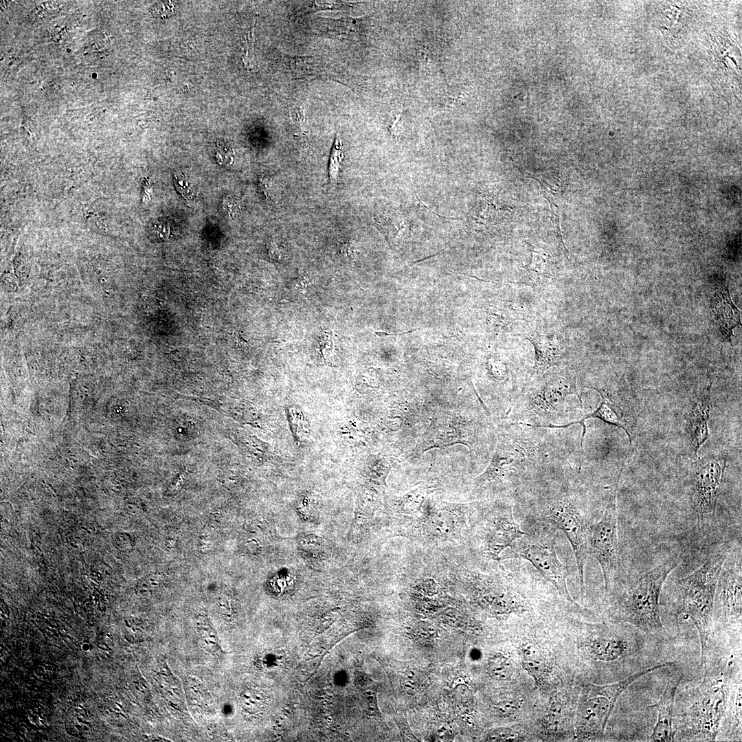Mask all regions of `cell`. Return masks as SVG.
Listing matches in <instances>:
<instances>
[{
    "label": "cell",
    "instance_id": "17",
    "mask_svg": "<svg viewBox=\"0 0 742 742\" xmlns=\"http://www.w3.org/2000/svg\"><path fill=\"white\" fill-rule=\"evenodd\" d=\"M535 349L534 366L530 379L541 375L551 368L561 365L565 358V352L557 339L543 334L533 333L526 337Z\"/></svg>",
    "mask_w": 742,
    "mask_h": 742
},
{
    "label": "cell",
    "instance_id": "21",
    "mask_svg": "<svg viewBox=\"0 0 742 742\" xmlns=\"http://www.w3.org/2000/svg\"><path fill=\"white\" fill-rule=\"evenodd\" d=\"M710 388L700 397L690 415L688 438L695 457L708 436V420L710 408Z\"/></svg>",
    "mask_w": 742,
    "mask_h": 742
},
{
    "label": "cell",
    "instance_id": "9",
    "mask_svg": "<svg viewBox=\"0 0 742 742\" xmlns=\"http://www.w3.org/2000/svg\"><path fill=\"white\" fill-rule=\"evenodd\" d=\"M741 560L728 563L726 558L716 588L713 625L718 622L720 627L741 632Z\"/></svg>",
    "mask_w": 742,
    "mask_h": 742
},
{
    "label": "cell",
    "instance_id": "23",
    "mask_svg": "<svg viewBox=\"0 0 742 742\" xmlns=\"http://www.w3.org/2000/svg\"><path fill=\"white\" fill-rule=\"evenodd\" d=\"M157 683L168 704L175 709L187 710L184 688L180 679L174 675L166 662L157 671Z\"/></svg>",
    "mask_w": 742,
    "mask_h": 742
},
{
    "label": "cell",
    "instance_id": "8",
    "mask_svg": "<svg viewBox=\"0 0 742 742\" xmlns=\"http://www.w3.org/2000/svg\"><path fill=\"white\" fill-rule=\"evenodd\" d=\"M562 486L543 499L541 517L555 524L567 537L576 561L581 590H584V570L589 555L588 524L580 512L574 495Z\"/></svg>",
    "mask_w": 742,
    "mask_h": 742
},
{
    "label": "cell",
    "instance_id": "2",
    "mask_svg": "<svg viewBox=\"0 0 742 742\" xmlns=\"http://www.w3.org/2000/svg\"><path fill=\"white\" fill-rule=\"evenodd\" d=\"M576 378L562 370L532 377L502 420L538 427L559 428L581 418L583 405Z\"/></svg>",
    "mask_w": 742,
    "mask_h": 742
},
{
    "label": "cell",
    "instance_id": "7",
    "mask_svg": "<svg viewBox=\"0 0 742 742\" xmlns=\"http://www.w3.org/2000/svg\"><path fill=\"white\" fill-rule=\"evenodd\" d=\"M616 491L610 498L600 519L589 525L587 544L589 554L598 562L604 578L605 595L621 590L629 581L620 554Z\"/></svg>",
    "mask_w": 742,
    "mask_h": 742
},
{
    "label": "cell",
    "instance_id": "35",
    "mask_svg": "<svg viewBox=\"0 0 742 742\" xmlns=\"http://www.w3.org/2000/svg\"><path fill=\"white\" fill-rule=\"evenodd\" d=\"M413 331L414 330H412L405 332V333H400V334H388V333H383V332H375V333L377 334L379 336L382 337V336H387V335H401L409 333H411V332H413Z\"/></svg>",
    "mask_w": 742,
    "mask_h": 742
},
{
    "label": "cell",
    "instance_id": "19",
    "mask_svg": "<svg viewBox=\"0 0 742 742\" xmlns=\"http://www.w3.org/2000/svg\"><path fill=\"white\" fill-rule=\"evenodd\" d=\"M711 311L724 338L730 342L733 328L741 324V321L739 311L732 302L727 288L720 286L716 290Z\"/></svg>",
    "mask_w": 742,
    "mask_h": 742
},
{
    "label": "cell",
    "instance_id": "32",
    "mask_svg": "<svg viewBox=\"0 0 742 742\" xmlns=\"http://www.w3.org/2000/svg\"><path fill=\"white\" fill-rule=\"evenodd\" d=\"M175 183L179 192L187 199L194 197L195 193L186 176L181 172L175 173Z\"/></svg>",
    "mask_w": 742,
    "mask_h": 742
},
{
    "label": "cell",
    "instance_id": "10",
    "mask_svg": "<svg viewBox=\"0 0 742 742\" xmlns=\"http://www.w3.org/2000/svg\"><path fill=\"white\" fill-rule=\"evenodd\" d=\"M475 504H453L435 502L427 498L417 519L427 535L438 539H451L460 535L475 510Z\"/></svg>",
    "mask_w": 742,
    "mask_h": 742
},
{
    "label": "cell",
    "instance_id": "4",
    "mask_svg": "<svg viewBox=\"0 0 742 742\" xmlns=\"http://www.w3.org/2000/svg\"><path fill=\"white\" fill-rule=\"evenodd\" d=\"M729 682L723 673L713 676L705 674L699 685L689 689L685 706L677 717L679 723L675 725L680 739L717 740L726 710Z\"/></svg>",
    "mask_w": 742,
    "mask_h": 742
},
{
    "label": "cell",
    "instance_id": "22",
    "mask_svg": "<svg viewBox=\"0 0 742 742\" xmlns=\"http://www.w3.org/2000/svg\"><path fill=\"white\" fill-rule=\"evenodd\" d=\"M526 273L519 283L530 286L536 291H541L548 285L554 276L553 265L550 257L533 251L530 263L524 267Z\"/></svg>",
    "mask_w": 742,
    "mask_h": 742
},
{
    "label": "cell",
    "instance_id": "15",
    "mask_svg": "<svg viewBox=\"0 0 742 742\" xmlns=\"http://www.w3.org/2000/svg\"><path fill=\"white\" fill-rule=\"evenodd\" d=\"M681 679L682 676L679 675L669 679L658 701L652 706L657 711V719L650 736V741L662 742L675 740L674 705Z\"/></svg>",
    "mask_w": 742,
    "mask_h": 742
},
{
    "label": "cell",
    "instance_id": "33",
    "mask_svg": "<svg viewBox=\"0 0 742 742\" xmlns=\"http://www.w3.org/2000/svg\"><path fill=\"white\" fill-rule=\"evenodd\" d=\"M546 199L548 200V203H550V210H551V220H552V223H553V225L554 226V228H555V229L556 231V234L559 235V238L563 240L562 234H561L562 232H561V228H560L559 207L554 203L551 202L550 201V199H548L546 197Z\"/></svg>",
    "mask_w": 742,
    "mask_h": 742
},
{
    "label": "cell",
    "instance_id": "28",
    "mask_svg": "<svg viewBox=\"0 0 742 742\" xmlns=\"http://www.w3.org/2000/svg\"><path fill=\"white\" fill-rule=\"evenodd\" d=\"M565 704L559 697L555 696L550 701L547 714L545 715L544 726L550 730L556 731L562 727L565 719Z\"/></svg>",
    "mask_w": 742,
    "mask_h": 742
},
{
    "label": "cell",
    "instance_id": "20",
    "mask_svg": "<svg viewBox=\"0 0 742 742\" xmlns=\"http://www.w3.org/2000/svg\"><path fill=\"white\" fill-rule=\"evenodd\" d=\"M521 664L528 674L537 685L546 683L552 673L551 659L546 651L539 646L528 642L520 650Z\"/></svg>",
    "mask_w": 742,
    "mask_h": 742
},
{
    "label": "cell",
    "instance_id": "30",
    "mask_svg": "<svg viewBox=\"0 0 742 742\" xmlns=\"http://www.w3.org/2000/svg\"><path fill=\"white\" fill-rule=\"evenodd\" d=\"M522 737L517 731L508 728H497L490 732L486 741H521Z\"/></svg>",
    "mask_w": 742,
    "mask_h": 742
},
{
    "label": "cell",
    "instance_id": "18",
    "mask_svg": "<svg viewBox=\"0 0 742 742\" xmlns=\"http://www.w3.org/2000/svg\"><path fill=\"white\" fill-rule=\"evenodd\" d=\"M741 671H739L729 682L728 697L719 730V733H723L727 740L741 739Z\"/></svg>",
    "mask_w": 742,
    "mask_h": 742
},
{
    "label": "cell",
    "instance_id": "27",
    "mask_svg": "<svg viewBox=\"0 0 742 742\" xmlns=\"http://www.w3.org/2000/svg\"><path fill=\"white\" fill-rule=\"evenodd\" d=\"M186 697L190 703L203 709H207L210 705V697L205 688L196 679L190 678L184 686Z\"/></svg>",
    "mask_w": 742,
    "mask_h": 742
},
{
    "label": "cell",
    "instance_id": "31",
    "mask_svg": "<svg viewBox=\"0 0 742 742\" xmlns=\"http://www.w3.org/2000/svg\"><path fill=\"white\" fill-rule=\"evenodd\" d=\"M523 700L519 697L510 699L496 704L494 708L497 712L504 716H510L517 712L522 706Z\"/></svg>",
    "mask_w": 742,
    "mask_h": 742
},
{
    "label": "cell",
    "instance_id": "25",
    "mask_svg": "<svg viewBox=\"0 0 742 742\" xmlns=\"http://www.w3.org/2000/svg\"><path fill=\"white\" fill-rule=\"evenodd\" d=\"M241 707L249 713L261 710L266 704L264 693L252 687H244L238 694Z\"/></svg>",
    "mask_w": 742,
    "mask_h": 742
},
{
    "label": "cell",
    "instance_id": "24",
    "mask_svg": "<svg viewBox=\"0 0 742 742\" xmlns=\"http://www.w3.org/2000/svg\"><path fill=\"white\" fill-rule=\"evenodd\" d=\"M196 632L198 641L205 651L214 655L223 653L218 633L207 619L201 617L197 620Z\"/></svg>",
    "mask_w": 742,
    "mask_h": 742
},
{
    "label": "cell",
    "instance_id": "12",
    "mask_svg": "<svg viewBox=\"0 0 742 742\" xmlns=\"http://www.w3.org/2000/svg\"><path fill=\"white\" fill-rule=\"evenodd\" d=\"M724 468V462L715 460H699L696 463L695 511L699 530H706L716 521L717 501Z\"/></svg>",
    "mask_w": 742,
    "mask_h": 742
},
{
    "label": "cell",
    "instance_id": "34",
    "mask_svg": "<svg viewBox=\"0 0 742 742\" xmlns=\"http://www.w3.org/2000/svg\"><path fill=\"white\" fill-rule=\"evenodd\" d=\"M268 249L269 255L272 258L280 260L281 256L280 252L274 242H271L268 244Z\"/></svg>",
    "mask_w": 742,
    "mask_h": 742
},
{
    "label": "cell",
    "instance_id": "1",
    "mask_svg": "<svg viewBox=\"0 0 742 742\" xmlns=\"http://www.w3.org/2000/svg\"><path fill=\"white\" fill-rule=\"evenodd\" d=\"M497 423L489 463L473 480L476 491H513L539 474L563 472L579 464L581 437L574 425L549 428Z\"/></svg>",
    "mask_w": 742,
    "mask_h": 742
},
{
    "label": "cell",
    "instance_id": "16",
    "mask_svg": "<svg viewBox=\"0 0 742 742\" xmlns=\"http://www.w3.org/2000/svg\"><path fill=\"white\" fill-rule=\"evenodd\" d=\"M589 388L595 390L600 394L602 401L598 406L593 412L583 414L580 420L559 428L567 427L572 425H581L583 427L581 440V450H583L584 438L587 431L586 425L585 423V421L592 418H599L609 425L622 429L628 436L631 444L632 440L631 434L629 432L628 422L625 416V411L615 395L605 388L596 387H590Z\"/></svg>",
    "mask_w": 742,
    "mask_h": 742
},
{
    "label": "cell",
    "instance_id": "29",
    "mask_svg": "<svg viewBox=\"0 0 742 742\" xmlns=\"http://www.w3.org/2000/svg\"><path fill=\"white\" fill-rule=\"evenodd\" d=\"M343 157L342 142L339 134H337L331 150L328 166L329 178L333 183H335L337 180L340 164Z\"/></svg>",
    "mask_w": 742,
    "mask_h": 742
},
{
    "label": "cell",
    "instance_id": "6",
    "mask_svg": "<svg viewBox=\"0 0 742 742\" xmlns=\"http://www.w3.org/2000/svg\"><path fill=\"white\" fill-rule=\"evenodd\" d=\"M672 664L668 662L655 664L609 684H585L581 689L575 714L576 739L582 741L600 740L616 703L625 689L644 675Z\"/></svg>",
    "mask_w": 742,
    "mask_h": 742
},
{
    "label": "cell",
    "instance_id": "5",
    "mask_svg": "<svg viewBox=\"0 0 742 742\" xmlns=\"http://www.w3.org/2000/svg\"><path fill=\"white\" fill-rule=\"evenodd\" d=\"M726 556L715 554L698 569L677 579L678 611L691 619L701 644V666L706 665L708 642L713 627V611L719 576Z\"/></svg>",
    "mask_w": 742,
    "mask_h": 742
},
{
    "label": "cell",
    "instance_id": "13",
    "mask_svg": "<svg viewBox=\"0 0 742 742\" xmlns=\"http://www.w3.org/2000/svg\"><path fill=\"white\" fill-rule=\"evenodd\" d=\"M641 631L632 636L598 634L589 638L584 646L587 657L593 662H618L627 657H638L643 645Z\"/></svg>",
    "mask_w": 742,
    "mask_h": 742
},
{
    "label": "cell",
    "instance_id": "26",
    "mask_svg": "<svg viewBox=\"0 0 742 742\" xmlns=\"http://www.w3.org/2000/svg\"><path fill=\"white\" fill-rule=\"evenodd\" d=\"M488 672L492 678L496 680L506 681L512 677L514 669L512 662L508 657L502 654L497 653L488 660Z\"/></svg>",
    "mask_w": 742,
    "mask_h": 742
},
{
    "label": "cell",
    "instance_id": "14",
    "mask_svg": "<svg viewBox=\"0 0 742 742\" xmlns=\"http://www.w3.org/2000/svg\"><path fill=\"white\" fill-rule=\"evenodd\" d=\"M524 535L513 518L512 508L507 506L489 523L486 535V550L491 559L497 560L505 548L511 547Z\"/></svg>",
    "mask_w": 742,
    "mask_h": 742
},
{
    "label": "cell",
    "instance_id": "11",
    "mask_svg": "<svg viewBox=\"0 0 742 742\" xmlns=\"http://www.w3.org/2000/svg\"><path fill=\"white\" fill-rule=\"evenodd\" d=\"M552 540H535L525 535L512 548L518 557L528 561L554 587L561 596L575 605L567 586V569L559 560Z\"/></svg>",
    "mask_w": 742,
    "mask_h": 742
},
{
    "label": "cell",
    "instance_id": "3",
    "mask_svg": "<svg viewBox=\"0 0 742 742\" xmlns=\"http://www.w3.org/2000/svg\"><path fill=\"white\" fill-rule=\"evenodd\" d=\"M678 557H671L648 570L620 590L614 607L615 616L647 634L667 633L661 620L659 601L664 583L678 565Z\"/></svg>",
    "mask_w": 742,
    "mask_h": 742
}]
</instances>
